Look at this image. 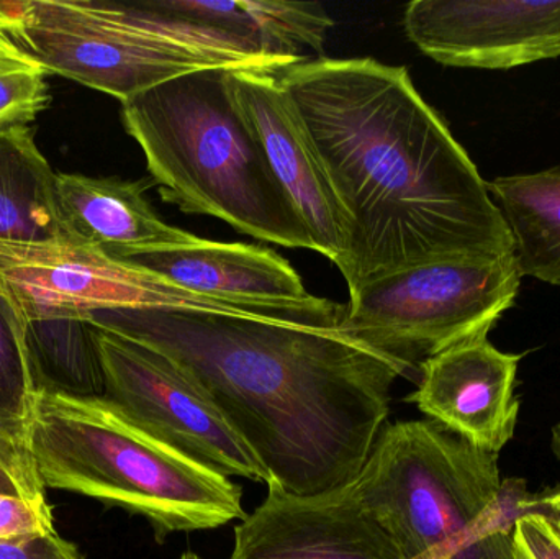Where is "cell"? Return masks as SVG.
Listing matches in <instances>:
<instances>
[{"label": "cell", "instance_id": "1", "mask_svg": "<svg viewBox=\"0 0 560 559\" xmlns=\"http://www.w3.org/2000/svg\"><path fill=\"white\" fill-rule=\"evenodd\" d=\"M349 217V294L395 269L513 255L489 183L405 66L308 59L279 71Z\"/></svg>", "mask_w": 560, "mask_h": 559}, {"label": "cell", "instance_id": "2", "mask_svg": "<svg viewBox=\"0 0 560 559\" xmlns=\"http://www.w3.org/2000/svg\"><path fill=\"white\" fill-rule=\"evenodd\" d=\"M88 321L179 364L289 494L354 482L407 374L341 328L180 308H108Z\"/></svg>", "mask_w": 560, "mask_h": 559}, {"label": "cell", "instance_id": "3", "mask_svg": "<svg viewBox=\"0 0 560 559\" xmlns=\"http://www.w3.org/2000/svg\"><path fill=\"white\" fill-rule=\"evenodd\" d=\"M230 71L190 72L121 102L125 130L166 202L262 242L316 252L236 107Z\"/></svg>", "mask_w": 560, "mask_h": 559}, {"label": "cell", "instance_id": "4", "mask_svg": "<svg viewBox=\"0 0 560 559\" xmlns=\"http://www.w3.org/2000/svg\"><path fill=\"white\" fill-rule=\"evenodd\" d=\"M26 450L43 488L140 515L160 544L248 515L232 479L164 445L105 397L39 389Z\"/></svg>", "mask_w": 560, "mask_h": 559}, {"label": "cell", "instance_id": "5", "mask_svg": "<svg viewBox=\"0 0 560 559\" xmlns=\"http://www.w3.org/2000/svg\"><path fill=\"white\" fill-rule=\"evenodd\" d=\"M352 489L404 559H513L532 509L505 492L499 455L430 419L387 423Z\"/></svg>", "mask_w": 560, "mask_h": 559}, {"label": "cell", "instance_id": "6", "mask_svg": "<svg viewBox=\"0 0 560 559\" xmlns=\"http://www.w3.org/2000/svg\"><path fill=\"white\" fill-rule=\"evenodd\" d=\"M0 22L48 74L120 102L203 69L278 74L292 66L225 33L166 15L150 0H12L0 2Z\"/></svg>", "mask_w": 560, "mask_h": 559}, {"label": "cell", "instance_id": "7", "mask_svg": "<svg viewBox=\"0 0 560 559\" xmlns=\"http://www.w3.org/2000/svg\"><path fill=\"white\" fill-rule=\"evenodd\" d=\"M522 279L515 253L395 269L349 294L342 330L420 373L428 358L489 335L515 305Z\"/></svg>", "mask_w": 560, "mask_h": 559}, {"label": "cell", "instance_id": "8", "mask_svg": "<svg viewBox=\"0 0 560 559\" xmlns=\"http://www.w3.org/2000/svg\"><path fill=\"white\" fill-rule=\"evenodd\" d=\"M0 289L25 321L108 308H180L252 317V302L207 298L78 242H0Z\"/></svg>", "mask_w": 560, "mask_h": 559}, {"label": "cell", "instance_id": "9", "mask_svg": "<svg viewBox=\"0 0 560 559\" xmlns=\"http://www.w3.org/2000/svg\"><path fill=\"white\" fill-rule=\"evenodd\" d=\"M104 396L164 445L225 476L271 481L209 394L170 357L95 327Z\"/></svg>", "mask_w": 560, "mask_h": 559}, {"label": "cell", "instance_id": "10", "mask_svg": "<svg viewBox=\"0 0 560 559\" xmlns=\"http://www.w3.org/2000/svg\"><path fill=\"white\" fill-rule=\"evenodd\" d=\"M404 30L440 65L510 71L560 58V0H415Z\"/></svg>", "mask_w": 560, "mask_h": 559}, {"label": "cell", "instance_id": "11", "mask_svg": "<svg viewBox=\"0 0 560 559\" xmlns=\"http://www.w3.org/2000/svg\"><path fill=\"white\" fill-rule=\"evenodd\" d=\"M229 81L236 107L316 252L338 266L351 223L299 108L272 72L232 69Z\"/></svg>", "mask_w": 560, "mask_h": 559}, {"label": "cell", "instance_id": "12", "mask_svg": "<svg viewBox=\"0 0 560 559\" xmlns=\"http://www.w3.org/2000/svg\"><path fill=\"white\" fill-rule=\"evenodd\" d=\"M229 559H404L384 527L355 498L352 482L295 496L269 482L268 496L235 527Z\"/></svg>", "mask_w": 560, "mask_h": 559}, {"label": "cell", "instance_id": "13", "mask_svg": "<svg viewBox=\"0 0 560 559\" xmlns=\"http://www.w3.org/2000/svg\"><path fill=\"white\" fill-rule=\"evenodd\" d=\"M520 361L522 354L503 353L489 335L469 338L421 364L420 384L408 400L428 419L499 455L518 420Z\"/></svg>", "mask_w": 560, "mask_h": 559}, {"label": "cell", "instance_id": "14", "mask_svg": "<svg viewBox=\"0 0 560 559\" xmlns=\"http://www.w3.org/2000/svg\"><path fill=\"white\" fill-rule=\"evenodd\" d=\"M151 183L59 173L56 196L71 238L117 259L199 242L158 216L147 199Z\"/></svg>", "mask_w": 560, "mask_h": 559}, {"label": "cell", "instance_id": "15", "mask_svg": "<svg viewBox=\"0 0 560 559\" xmlns=\"http://www.w3.org/2000/svg\"><path fill=\"white\" fill-rule=\"evenodd\" d=\"M124 261L207 298L240 302H303L313 298L285 258L246 243L200 238L192 245L138 253Z\"/></svg>", "mask_w": 560, "mask_h": 559}, {"label": "cell", "instance_id": "16", "mask_svg": "<svg viewBox=\"0 0 560 559\" xmlns=\"http://www.w3.org/2000/svg\"><path fill=\"white\" fill-rule=\"evenodd\" d=\"M166 15L225 33L269 58L290 65L308 61V53L322 55L335 25L322 3L285 0H150Z\"/></svg>", "mask_w": 560, "mask_h": 559}, {"label": "cell", "instance_id": "17", "mask_svg": "<svg viewBox=\"0 0 560 559\" xmlns=\"http://www.w3.org/2000/svg\"><path fill=\"white\" fill-rule=\"evenodd\" d=\"M56 179L32 127L0 128V242H74L59 212Z\"/></svg>", "mask_w": 560, "mask_h": 559}, {"label": "cell", "instance_id": "18", "mask_svg": "<svg viewBox=\"0 0 560 559\" xmlns=\"http://www.w3.org/2000/svg\"><path fill=\"white\" fill-rule=\"evenodd\" d=\"M523 278L560 288V167L500 176L489 183Z\"/></svg>", "mask_w": 560, "mask_h": 559}, {"label": "cell", "instance_id": "19", "mask_svg": "<svg viewBox=\"0 0 560 559\" xmlns=\"http://www.w3.org/2000/svg\"><path fill=\"white\" fill-rule=\"evenodd\" d=\"M25 337L38 389L104 396L95 328L88 318H32L25 321Z\"/></svg>", "mask_w": 560, "mask_h": 559}, {"label": "cell", "instance_id": "20", "mask_svg": "<svg viewBox=\"0 0 560 559\" xmlns=\"http://www.w3.org/2000/svg\"><path fill=\"white\" fill-rule=\"evenodd\" d=\"M38 391L26 348L25 318L0 289V442L28 452Z\"/></svg>", "mask_w": 560, "mask_h": 559}, {"label": "cell", "instance_id": "21", "mask_svg": "<svg viewBox=\"0 0 560 559\" xmlns=\"http://www.w3.org/2000/svg\"><path fill=\"white\" fill-rule=\"evenodd\" d=\"M46 69L23 51L0 22V128L28 125L51 101Z\"/></svg>", "mask_w": 560, "mask_h": 559}, {"label": "cell", "instance_id": "22", "mask_svg": "<svg viewBox=\"0 0 560 559\" xmlns=\"http://www.w3.org/2000/svg\"><path fill=\"white\" fill-rule=\"evenodd\" d=\"M512 548L513 559H560V517L533 511L520 515Z\"/></svg>", "mask_w": 560, "mask_h": 559}, {"label": "cell", "instance_id": "23", "mask_svg": "<svg viewBox=\"0 0 560 559\" xmlns=\"http://www.w3.org/2000/svg\"><path fill=\"white\" fill-rule=\"evenodd\" d=\"M56 534L58 532L49 505H38L16 496L0 494V541Z\"/></svg>", "mask_w": 560, "mask_h": 559}, {"label": "cell", "instance_id": "24", "mask_svg": "<svg viewBox=\"0 0 560 559\" xmlns=\"http://www.w3.org/2000/svg\"><path fill=\"white\" fill-rule=\"evenodd\" d=\"M0 494L16 496L38 505H49L32 456L25 450L3 442H0Z\"/></svg>", "mask_w": 560, "mask_h": 559}, {"label": "cell", "instance_id": "25", "mask_svg": "<svg viewBox=\"0 0 560 559\" xmlns=\"http://www.w3.org/2000/svg\"><path fill=\"white\" fill-rule=\"evenodd\" d=\"M74 547L56 535L12 538L0 541V559H79Z\"/></svg>", "mask_w": 560, "mask_h": 559}, {"label": "cell", "instance_id": "26", "mask_svg": "<svg viewBox=\"0 0 560 559\" xmlns=\"http://www.w3.org/2000/svg\"><path fill=\"white\" fill-rule=\"evenodd\" d=\"M551 449L556 458L560 462V422L552 429ZM548 512L556 515V517H560V491L551 492L548 496Z\"/></svg>", "mask_w": 560, "mask_h": 559}, {"label": "cell", "instance_id": "27", "mask_svg": "<svg viewBox=\"0 0 560 559\" xmlns=\"http://www.w3.org/2000/svg\"><path fill=\"white\" fill-rule=\"evenodd\" d=\"M179 559H203V558H200L199 555L194 554V551H186V554L180 555Z\"/></svg>", "mask_w": 560, "mask_h": 559}, {"label": "cell", "instance_id": "28", "mask_svg": "<svg viewBox=\"0 0 560 559\" xmlns=\"http://www.w3.org/2000/svg\"><path fill=\"white\" fill-rule=\"evenodd\" d=\"M79 559H82V558H79Z\"/></svg>", "mask_w": 560, "mask_h": 559}]
</instances>
